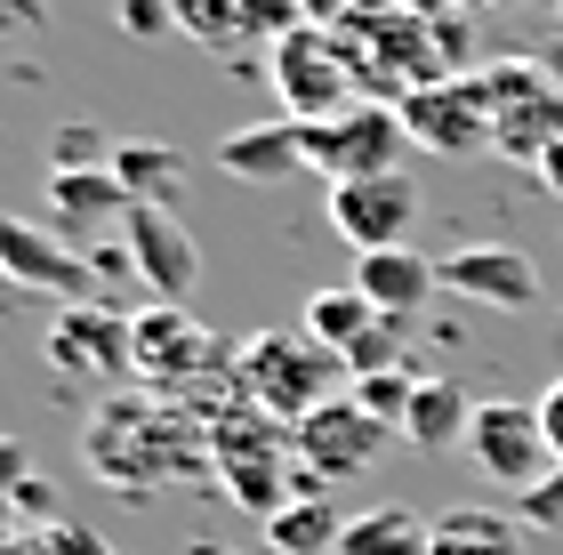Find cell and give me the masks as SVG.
<instances>
[{"label":"cell","instance_id":"obj_1","mask_svg":"<svg viewBox=\"0 0 563 555\" xmlns=\"http://www.w3.org/2000/svg\"><path fill=\"white\" fill-rule=\"evenodd\" d=\"M81 451L121 499H145L153 484H186L210 467V426L186 411H162L153 395H113L81 435Z\"/></svg>","mask_w":563,"mask_h":555},{"label":"cell","instance_id":"obj_2","mask_svg":"<svg viewBox=\"0 0 563 555\" xmlns=\"http://www.w3.org/2000/svg\"><path fill=\"white\" fill-rule=\"evenodd\" d=\"M330 41H339V57L354 73V89L371 97V106H402V97H419L434 81H451L443 48H434V24L411 16L402 0H363L354 16L322 24Z\"/></svg>","mask_w":563,"mask_h":555},{"label":"cell","instance_id":"obj_3","mask_svg":"<svg viewBox=\"0 0 563 555\" xmlns=\"http://www.w3.org/2000/svg\"><path fill=\"white\" fill-rule=\"evenodd\" d=\"M234 378H242V402H258L274 426H298L306 411H322L330 395H346L339 387L346 363L330 355V346H314L306 331H258V338H242Z\"/></svg>","mask_w":563,"mask_h":555},{"label":"cell","instance_id":"obj_4","mask_svg":"<svg viewBox=\"0 0 563 555\" xmlns=\"http://www.w3.org/2000/svg\"><path fill=\"white\" fill-rule=\"evenodd\" d=\"M298 137H306V169H322L330 186H346V178H395L402 154H411V130H402V113L395 106H346L339 121H298Z\"/></svg>","mask_w":563,"mask_h":555},{"label":"cell","instance_id":"obj_5","mask_svg":"<svg viewBox=\"0 0 563 555\" xmlns=\"http://www.w3.org/2000/svg\"><path fill=\"white\" fill-rule=\"evenodd\" d=\"M266 81L282 97V121H339L346 106H363V89H354L339 41L322 24H298V33H282L266 48Z\"/></svg>","mask_w":563,"mask_h":555},{"label":"cell","instance_id":"obj_6","mask_svg":"<svg viewBox=\"0 0 563 555\" xmlns=\"http://www.w3.org/2000/svg\"><path fill=\"white\" fill-rule=\"evenodd\" d=\"M387 435L395 426H378L354 395H330L322 411H306L290 426V459H298V475H314V484L330 491V484H346V475H363L378 451H387Z\"/></svg>","mask_w":563,"mask_h":555},{"label":"cell","instance_id":"obj_7","mask_svg":"<svg viewBox=\"0 0 563 555\" xmlns=\"http://www.w3.org/2000/svg\"><path fill=\"white\" fill-rule=\"evenodd\" d=\"M467 451H475V467L492 475V484H507V491H531L555 467L548 426H540V402H475Z\"/></svg>","mask_w":563,"mask_h":555},{"label":"cell","instance_id":"obj_8","mask_svg":"<svg viewBox=\"0 0 563 555\" xmlns=\"http://www.w3.org/2000/svg\"><path fill=\"white\" fill-rule=\"evenodd\" d=\"M177 33L201 41L210 57H242V48H274L282 33H298L306 9L298 0H169Z\"/></svg>","mask_w":563,"mask_h":555},{"label":"cell","instance_id":"obj_9","mask_svg":"<svg viewBox=\"0 0 563 555\" xmlns=\"http://www.w3.org/2000/svg\"><path fill=\"white\" fill-rule=\"evenodd\" d=\"M402 130L427 154H475L492 145V97H483V73H459V81H434L419 97H402Z\"/></svg>","mask_w":563,"mask_h":555},{"label":"cell","instance_id":"obj_10","mask_svg":"<svg viewBox=\"0 0 563 555\" xmlns=\"http://www.w3.org/2000/svg\"><path fill=\"white\" fill-rule=\"evenodd\" d=\"M130 370L145 378V387H194L201 370H234V355H225V346L201 331L186 307H153V314H137V355H130Z\"/></svg>","mask_w":563,"mask_h":555},{"label":"cell","instance_id":"obj_11","mask_svg":"<svg viewBox=\"0 0 563 555\" xmlns=\"http://www.w3.org/2000/svg\"><path fill=\"white\" fill-rule=\"evenodd\" d=\"M411 218H419V186L402 178H346V186H330V234L354 242V258L363 249H395L402 234H411Z\"/></svg>","mask_w":563,"mask_h":555},{"label":"cell","instance_id":"obj_12","mask_svg":"<svg viewBox=\"0 0 563 555\" xmlns=\"http://www.w3.org/2000/svg\"><path fill=\"white\" fill-rule=\"evenodd\" d=\"M0 274L24 290L65 298V307H81V290H89V258L48 218H0Z\"/></svg>","mask_w":563,"mask_h":555},{"label":"cell","instance_id":"obj_13","mask_svg":"<svg viewBox=\"0 0 563 555\" xmlns=\"http://www.w3.org/2000/svg\"><path fill=\"white\" fill-rule=\"evenodd\" d=\"M451 298H475V307L492 314H531L540 307V266L523 258V249L507 242H475V249H451V258H434Z\"/></svg>","mask_w":563,"mask_h":555},{"label":"cell","instance_id":"obj_14","mask_svg":"<svg viewBox=\"0 0 563 555\" xmlns=\"http://www.w3.org/2000/svg\"><path fill=\"white\" fill-rule=\"evenodd\" d=\"M121 234H130V266H137V282L153 290V307L194 298L201 249H194V234H186V218H177V210H130V218H121Z\"/></svg>","mask_w":563,"mask_h":555},{"label":"cell","instance_id":"obj_15","mask_svg":"<svg viewBox=\"0 0 563 555\" xmlns=\"http://www.w3.org/2000/svg\"><path fill=\"white\" fill-rule=\"evenodd\" d=\"M130 355H137V322H121L97 298H81V307H65L48 322V363L73 378H113V370H130Z\"/></svg>","mask_w":563,"mask_h":555},{"label":"cell","instance_id":"obj_16","mask_svg":"<svg viewBox=\"0 0 563 555\" xmlns=\"http://www.w3.org/2000/svg\"><path fill=\"white\" fill-rule=\"evenodd\" d=\"M218 169L234 186H290L298 169H306V137H298V121H258V130H234V137H218Z\"/></svg>","mask_w":563,"mask_h":555},{"label":"cell","instance_id":"obj_17","mask_svg":"<svg viewBox=\"0 0 563 555\" xmlns=\"http://www.w3.org/2000/svg\"><path fill=\"white\" fill-rule=\"evenodd\" d=\"M354 290H363L378 314H402V322H411L427 298L443 290V274H434V258H419L411 242H395V249H363V258H354Z\"/></svg>","mask_w":563,"mask_h":555},{"label":"cell","instance_id":"obj_18","mask_svg":"<svg viewBox=\"0 0 563 555\" xmlns=\"http://www.w3.org/2000/svg\"><path fill=\"white\" fill-rule=\"evenodd\" d=\"M130 193L113 169H48V225L57 234H89V225H121Z\"/></svg>","mask_w":563,"mask_h":555},{"label":"cell","instance_id":"obj_19","mask_svg":"<svg viewBox=\"0 0 563 555\" xmlns=\"http://www.w3.org/2000/svg\"><path fill=\"white\" fill-rule=\"evenodd\" d=\"M467 426H475V402L459 395V378L419 370L411 411H402V443H411V451H451V443H467Z\"/></svg>","mask_w":563,"mask_h":555},{"label":"cell","instance_id":"obj_20","mask_svg":"<svg viewBox=\"0 0 563 555\" xmlns=\"http://www.w3.org/2000/svg\"><path fill=\"white\" fill-rule=\"evenodd\" d=\"M113 178H121V193H130V210H177V193H186V178H177V145H153V137H121L113 145Z\"/></svg>","mask_w":563,"mask_h":555},{"label":"cell","instance_id":"obj_21","mask_svg":"<svg viewBox=\"0 0 563 555\" xmlns=\"http://www.w3.org/2000/svg\"><path fill=\"white\" fill-rule=\"evenodd\" d=\"M339 508L330 491H298L282 515H266V555H339Z\"/></svg>","mask_w":563,"mask_h":555},{"label":"cell","instance_id":"obj_22","mask_svg":"<svg viewBox=\"0 0 563 555\" xmlns=\"http://www.w3.org/2000/svg\"><path fill=\"white\" fill-rule=\"evenodd\" d=\"M427 555H523V523L499 508H451V515H434Z\"/></svg>","mask_w":563,"mask_h":555},{"label":"cell","instance_id":"obj_23","mask_svg":"<svg viewBox=\"0 0 563 555\" xmlns=\"http://www.w3.org/2000/svg\"><path fill=\"white\" fill-rule=\"evenodd\" d=\"M371 322H378V307H371V298L363 290H314V298H306V338H314V346H330V355H354V338H363L371 331Z\"/></svg>","mask_w":563,"mask_h":555},{"label":"cell","instance_id":"obj_24","mask_svg":"<svg viewBox=\"0 0 563 555\" xmlns=\"http://www.w3.org/2000/svg\"><path fill=\"white\" fill-rule=\"evenodd\" d=\"M434 523H419L411 508H371L339 532V555H427Z\"/></svg>","mask_w":563,"mask_h":555},{"label":"cell","instance_id":"obj_25","mask_svg":"<svg viewBox=\"0 0 563 555\" xmlns=\"http://www.w3.org/2000/svg\"><path fill=\"white\" fill-rule=\"evenodd\" d=\"M378 370H411V322L402 314H378L346 355V378H378Z\"/></svg>","mask_w":563,"mask_h":555},{"label":"cell","instance_id":"obj_26","mask_svg":"<svg viewBox=\"0 0 563 555\" xmlns=\"http://www.w3.org/2000/svg\"><path fill=\"white\" fill-rule=\"evenodd\" d=\"M411 387H419V370H378V378H346V395L363 402V411L378 426H395L402 435V411H411Z\"/></svg>","mask_w":563,"mask_h":555},{"label":"cell","instance_id":"obj_27","mask_svg":"<svg viewBox=\"0 0 563 555\" xmlns=\"http://www.w3.org/2000/svg\"><path fill=\"white\" fill-rule=\"evenodd\" d=\"M516 523L523 532H563V467H548L531 491H516Z\"/></svg>","mask_w":563,"mask_h":555},{"label":"cell","instance_id":"obj_28","mask_svg":"<svg viewBox=\"0 0 563 555\" xmlns=\"http://www.w3.org/2000/svg\"><path fill=\"white\" fill-rule=\"evenodd\" d=\"M24 555H113V547L97 540L89 523H65L57 515V523H41V532H24Z\"/></svg>","mask_w":563,"mask_h":555},{"label":"cell","instance_id":"obj_29","mask_svg":"<svg viewBox=\"0 0 563 555\" xmlns=\"http://www.w3.org/2000/svg\"><path fill=\"white\" fill-rule=\"evenodd\" d=\"M113 24H121L130 41H162V33H177V9H169V0H121Z\"/></svg>","mask_w":563,"mask_h":555},{"label":"cell","instance_id":"obj_30","mask_svg":"<svg viewBox=\"0 0 563 555\" xmlns=\"http://www.w3.org/2000/svg\"><path fill=\"white\" fill-rule=\"evenodd\" d=\"M24 33H48V0H0V48Z\"/></svg>","mask_w":563,"mask_h":555},{"label":"cell","instance_id":"obj_31","mask_svg":"<svg viewBox=\"0 0 563 555\" xmlns=\"http://www.w3.org/2000/svg\"><path fill=\"white\" fill-rule=\"evenodd\" d=\"M24 484H33V459H24L16 435H0V499H16Z\"/></svg>","mask_w":563,"mask_h":555},{"label":"cell","instance_id":"obj_32","mask_svg":"<svg viewBox=\"0 0 563 555\" xmlns=\"http://www.w3.org/2000/svg\"><path fill=\"white\" fill-rule=\"evenodd\" d=\"M540 426H548V451H555V467H563V378L540 395Z\"/></svg>","mask_w":563,"mask_h":555},{"label":"cell","instance_id":"obj_33","mask_svg":"<svg viewBox=\"0 0 563 555\" xmlns=\"http://www.w3.org/2000/svg\"><path fill=\"white\" fill-rule=\"evenodd\" d=\"M411 16H427V24H451V16H475L483 0H402Z\"/></svg>","mask_w":563,"mask_h":555},{"label":"cell","instance_id":"obj_34","mask_svg":"<svg viewBox=\"0 0 563 555\" xmlns=\"http://www.w3.org/2000/svg\"><path fill=\"white\" fill-rule=\"evenodd\" d=\"M298 9H306V24H339V16L363 9V0H298Z\"/></svg>","mask_w":563,"mask_h":555},{"label":"cell","instance_id":"obj_35","mask_svg":"<svg viewBox=\"0 0 563 555\" xmlns=\"http://www.w3.org/2000/svg\"><path fill=\"white\" fill-rule=\"evenodd\" d=\"M531 169H540V186H548V193H563V137H555V145H548V154L531 162Z\"/></svg>","mask_w":563,"mask_h":555},{"label":"cell","instance_id":"obj_36","mask_svg":"<svg viewBox=\"0 0 563 555\" xmlns=\"http://www.w3.org/2000/svg\"><path fill=\"white\" fill-rule=\"evenodd\" d=\"M16 523H24V515H16V499H0V547H16Z\"/></svg>","mask_w":563,"mask_h":555},{"label":"cell","instance_id":"obj_37","mask_svg":"<svg viewBox=\"0 0 563 555\" xmlns=\"http://www.w3.org/2000/svg\"><path fill=\"white\" fill-rule=\"evenodd\" d=\"M201 555H266V547H201Z\"/></svg>","mask_w":563,"mask_h":555},{"label":"cell","instance_id":"obj_38","mask_svg":"<svg viewBox=\"0 0 563 555\" xmlns=\"http://www.w3.org/2000/svg\"><path fill=\"white\" fill-rule=\"evenodd\" d=\"M483 9H523V0H483Z\"/></svg>","mask_w":563,"mask_h":555},{"label":"cell","instance_id":"obj_39","mask_svg":"<svg viewBox=\"0 0 563 555\" xmlns=\"http://www.w3.org/2000/svg\"><path fill=\"white\" fill-rule=\"evenodd\" d=\"M548 9H555V16H563V0H548Z\"/></svg>","mask_w":563,"mask_h":555},{"label":"cell","instance_id":"obj_40","mask_svg":"<svg viewBox=\"0 0 563 555\" xmlns=\"http://www.w3.org/2000/svg\"><path fill=\"white\" fill-rule=\"evenodd\" d=\"M0 282H9V274H0Z\"/></svg>","mask_w":563,"mask_h":555}]
</instances>
